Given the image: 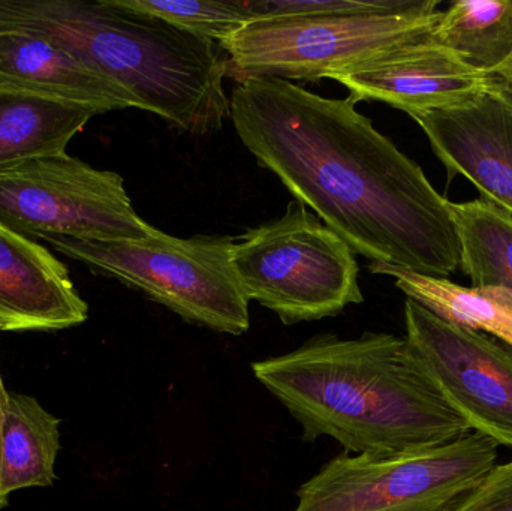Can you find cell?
<instances>
[{
    "label": "cell",
    "instance_id": "obj_3",
    "mask_svg": "<svg viewBox=\"0 0 512 511\" xmlns=\"http://www.w3.org/2000/svg\"><path fill=\"white\" fill-rule=\"evenodd\" d=\"M20 29L80 57L128 90L138 110L188 134H212L230 117L224 50L161 18L116 0H30Z\"/></svg>",
    "mask_w": 512,
    "mask_h": 511
},
{
    "label": "cell",
    "instance_id": "obj_15",
    "mask_svg": "<svg viewBox=\"0 0 512 511\" xmlns=\"http://www.w3.org/2000/svg\"><path fill=\"white\" fill-rule=\"evenodd\" d=\"M3 414L2 492L48 488L56 479L60 420L32 396L9 393Z\"/></svg>",
    "mask_w": 512,
    "mask_h": 511
},
{
    "label": "cell",
    "instance_id": "obj_20",
    "mask_svg": "<svg viewBox=\"0 0 512 511\" xmlns=\"http://www.w3.org/2000/svg\"><path fill=\"white\" fill-rule=\"evenodd\" d=\"M256 18L388 11L402 0H251Z\"/></svg>",
    "mask_w": 512,
    "mask_h": 511
},
{
    "label": "cell",
    "instance_id": "obj_18",
    "mask_svg": "<svg viewBox=\"0 0 512 511\" xmlns=\"http://www.w3.org/2000/svg\"><path fill=\"white\" fill-rule=\"evenodd\" d=\"M460 243V266L472 288H496L512 296V216L477 198L450 203Z\"/></svg>",
    "mask_w": 512,
    "mask_h": 511
},
{
    "label": "cell",
    "instance_id": "obj_17",
    "mask_svg": "<svg viewBox=\"0 0 512 511\" xmlns=\"http://www.w3.org/2000/svg\"><path fill=\"white\" fill-rule=\"evenodd\" d=\"M432 38L469 68L502 78L512 68V0H457Z\"/></svg>",
    "mask_w": 512,
    "mask_h": 511
},
{
    "label": "cell",
    "instance_id": "obj_11",
    "mask_svg": "<svg viewBox=\"0 0 512 511\" xmlns=\"http://www.w3.org/2000/svg\"><path fill=\"white\" fill-rule=\"evenodd\" d=\"M432 33L340 75L336 81L349 90L355 102H385L409 116L501 89L498 77L469 68L439 45Z\"/></svg>",
    "mask_w": 512,
    "mask_h": 511
},
{
    "label": "cell",
    "instance_id": "obj_10",
    "mask_svg": "<svg viewBox=\"0 0 512 511\" xmlns=\"http://www.w3.org/2000/svg\"><path fill=\"white\" fill-rule=\"evenodd\" d=\"M423 129L448 180L463 176L483 200L512 216V102L487 90L462 104L411 116Z\"/></svg>",
    "mask_w": 512,
    "mask_h": 511
},
{
    "label": "cell",
    "instance_id": "obj_6",
    "mask_svg": "<svg viewBox=\"0 0 512 511\" xmlns=\"http://www.w3.org/2000/svg\"><path fill=\"white\" fill-rule=\"evenodd\" d=\"M233 263L249 302L288 326L336 317L364 302L354 251L298 201L280 218L246 231L234 243Z\"/></svg>",
    "mask_w": 512,
    "mask_h": 511
},
{
    "label": "cell",
    "instance_id": "obj_1",
    "mask_svg": "<svg viewBox=\"0 0 512 511\" xmlns=\"http://www.w3.org/2000/svg\"><path fill=\"white\" fill-rule=\"evenodd\" d=\"M355 105L255 78L234 87L230 117L258 164L354 254L448 278L460 267L451 201Z\"/></svg>",
    "mask_w": 512,
    "mask_h": 511
},
{
    "label": "cell",
    "instance_id": "obj_16",
    "mask_svg": "<svg viewBox=\"0 0 512 511\" xmlns=\"http://www.w3.org/2000/svg\"><path fill=\"white\" fill-rule=\"evenodd\" d=\"M370 272L391 276L408 299L438 317L486 333L512 348V296L496 288H468L448 278L418 275L399 267L372 263Z\"/></svg>",
    "mask_w": 512,
    "mask_h": 511
},
{
    "label": "cell",
    "instance_id": "obj_5",
    "mask_svg": "<svg viewBox=\"0 0 512 511\" xmlns=\"http://www.w3.org/2000/svg\"><path fill=\"white\" fill-rule=\"evenodd\" d=\"M41 240L72 260L143 291L189 323L228 335L249 330V300L234 269L233 237L179 239L159 230L156 236L138 242H90L60 236Z\"/></svg>",
    "mask_w": 512,
    "mask_h": 511
},
{
    "label": "cell",
    "instance_id": "obj_13",
    "mask_svg": "<svg viewBox=\"0 0 512 511\" xmlns=\"http://www.w3.org/2000/svg\"><path fill=\"white\" fill-rule=\"evenodd\" d=\"M0 86L86 105L99 114L138 108L128 90L65 48L21 32L0 33Z\"/></svg>",
    "mask_w": 512,
    "mask_h": 511
},
{
    "label": "cell",
    "instance_id": "obj_8",
    "mask_svg": "<svg viewBox=\"0 0 512 511\" xmlns=\"http://www.w3.org/2000/svg\"><path fill=\"white\" fill-rule=\"evenodd\" d=\"M0 222L29 239L138 242L159 231L135 212L120 174L68 153L0 174Z\"/></svg>",
    "mask_w": 512,
    "mask_h": 511
},
{
    "label": "cell",
    "instance_id": "obj_23",
    "mask_svg": "<svg viewBox=\"0 0 512 511\" xmlns=\"http://www.w3.org/2000/svg\"><path fill=\"white\" fill-rule=\"evenodd\" d=\"M499 83H501V89H499V92L512 102V68L504 75V77L499 78Z\"/></svg>",
    "mask_w": 512,
    "mask_h": 511
},
{
    "label": "cell",
    "instance_id": "obj_9",
    "mask_svg": "<svg viewBox=\"0 0 512 511\" xmlns=\"http://www.w3.org/2000/svg\"><path fill=\"white\" fill-rule=\"evenodd\" d=\"M406 341L472 432L512 447V348L405 302Z\"/></svg>",
    "mask_w": 512,
    "mask_h": 511
},
{
    "label": "cell",
    "instance_id": "obj_7",
    "mask_svg": "<svg viewBox=\"0 0 512 511\" xmlns=\"http://www.w3.org/2000/svg\"><path fill=\"white\" fill-rule=\"evenodd\" d=\"M498 447L471 432L390 458L345 452L298 489L294 511H445L495 467Z\"/></svg>",
    "mask_w": 512,
    "mask_h": 511
},
{
    "label": "cell",
    "instance_id": "obj_4",
    "mask_svg": "<svg viewBox=\"0 0 512 511\" xmlns=\"http://www.w3.org/2000/svg\"><path fill=\"white\" fill-rule=\"evenodd\" d=\"M439 5L402 0L388 11L256 18L219 42L228 57L227 78L237 84L255 78L336 80L432 32Z\"/></svg>",
    "mask_w": 512,
    "mask_h": 511
},
{
    "label": "cell",
    "instance_id": "obj_21",
    "mask_svg": "<svg viewBox=\"0 0 512 511\" xmlns=\"http://www.w3.org/2000/svg\"><path fill=\"white\" fill-rule=\"evenodd\" d=\"M445 511H512V461L495 465Z\"/></svg>",
    "mask_w": 512,
    "mask_h": 511
},
{
    "label": "cell",
    "instance_id": "obj_19",
    "mask_svg": "<svg viewBox=\"0 0 512 511\" xmlns=\"http://www.w3.org/2000/svg\"><path fill=\"white\" fill-rule=\"evenodd\" d=\"M123 8L161 18L177 29L222 42L256 20L251 0H116Z\"/></svg>",
    "mask_w": 512,
    "mask_h": 511
},
{
    "label": "cell",
    "instance_id": "obj_2",
    "mask_svg": "<svg viewBox=\"0 0 512 511\" xmlns=\"http://www.w3.org/2000/svg\"><path fill=\"white\" fill-rule=\"evenodd\" d=\"M256 380L303 429L369 458L444 446L471 434L430 380L405 338L319 335L291 353L252 365Z\"/></svg>",
    "mask_w": 512,
    "mask_h": 511
},
{
    "label": "cell",
    "instance_id": "obj_22",
    "mask_svg": "<svg viewBox=\"0 0 512 511\" xmlns=\"http://www.w3.org/2000/svg\"><path fill=\"white\" fill-rule=\"evenodd\" d=\"M2 425H3V414H2V408H0V510H3V509H5L6 506H8V498H6L2 492V468H3Z\"/></svg>",
    "mask_w": 512,
    "mask_h": 511
},
{
    "label": "cell",
    "instance_id": "obj_14",
    "mask_svg": "<svg viewBox=\"0 0 512 511\" xmlns=\"http://www.w3.org/2000/svg\"><path fill=\"white\" fill-rule=\"evenodd\" d=\"M98 111L41 93L0 86V174L63 155Z\"/></svg>",
    "mask_w": 512,
    "mask_h": 511
},
{
    "label": "cell",
    "instance_id": "obj_12",
    "mask_svg": "<svg viewBox=\"0 0 512 511\" xmlns=\"http://www.w3.org/2000/svg\"><path fill=\"white\" fill-rule=\"evenodd\" d=\"M87 317L68 269L41 243L0 222V332L69 329Z\"/></svg>",
    "mask_w": 512,
    "mask_h": 511
},
{
    "label": "cell",
    "instance_id": "obj_24",
    "mask_svg": "<svg viewBox=\"0 0 512 511\" xmlns=\"http://www.w3.org/2000/svg\"><path fill=\"white\" fill-rule=\"evenodd\" d=\"M9 392L3 386L2 375H0V408L5 407L6 402H8Z\"/></svg>",
    "mask_w": 512,
    "mask_h": 511
}]
</instances>
